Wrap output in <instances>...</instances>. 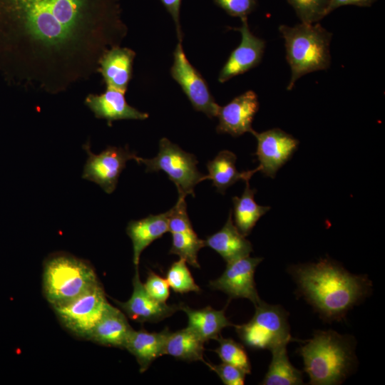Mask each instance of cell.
Wrapping results in <instances>:
<instances>
[{
	"label": "cell",
	"instance_id": "1",
	"mask_svg": "<svg viewBox=\"0 0 385 385\" xmlns=\"http://www.w3.org/2000/svg\"><path fill=\"white\" fill-rule=\"evenodd\" d=\"M290 273L298 291L326 321H339L371 291L366 275L353 274L337 262L321 259L292 266Z\"/></svg>",
	"mask_w": 385,
	"mask_h": 385
},
{
	"label": "cell",
	"instance_id": "2",
	"mask_svg": "<svg viewBox=\"0 0 385 385\" xmlns=\"http://www.w3.org/2000/svg\"><path fill=\"white\" fill-rule=\"evenodd\" d=\"M31 41L60 48L78 35L85 0H8Z\"/></svg>",
	"mask_w": 385,
	"mask_h": 385
},
{
	"label": "cell",
	"instance_id": "3",
	"mask_svg": "<svg viewBox=\"0 0 385 385\" xmlns=\"http://www.w3.org/2000/svg\"><path fill=\"white\" fill-rule=\"evenodd\" d=\"M312 385L342 383L355 366L351 337L333 331H317L298 351Z\"/></svg>",
	"mask_w": 385,
	"mask_h": 385
},
{
	"label": "cell",
	"instance_id": "4",
	"mask_svg": "<svg viewBox=\"0 0 385 385\" xmlns=\"http://www.w3.org/2000/svg\"><path fill=\"white\" fill-rule=\"evenodd\" d=\"M279 31L284 40L286 58L291 71L288 91L292 90L302 76L329 68L332 34L319 23L280 25Z\"/></svg>",
	"mask_w": 385,
	"mask_h": 385
},
{
	"label": "cell",
	"instance_id": "5",
	"mask_svg": "<svg viewBox=\"0 0 385 385\" xmlns=\"http://www.w3.org/2000/svg\"><path fill=\"white\" fill-rule=\"evenodd\" d=\"M98 282L91 264L71 255L56 253L44 262L43 289L51 306L73 299Z\"/></svg>",
	"mask_w": 385,
	"mask_h": 385
},
{
	"label": "cell",
	"instance_id": "6",
	"mask_svg": "<svg viewBox=\"0 0 385 385\" xmlns=\"http://www.w3.org/2000/svg\"><path fill=\"white\" fill-rule=\"evenodd\" d=\"M255 307V312L248 322L234 325L246 346L256 350H272L294 340L287 320L288 314L284 308L262 300Z\"/></svg>",
	"mask_w": 385,
	"mask_h": 385
},
{
	"label": "cell",
	"instance_id": "7",
	"mask_svg": "<svg viewBox=\"0 0 385 385\" xmlns=\"http://www.w3.org/2000/svg\"><path fill=\"white\" fill-rule=\"evenodd\" d=\"M138 163L145 165L146 172L162 170L175 183L178 197L195 196V187L205 180V175L197 168L195 156L182 150L166 138L159 141V151L153 158H138Z\"/></svg>",
	"mask_w": 385,
	"mask_h": 385
},
{
	"label": "cell",
	"instance_id": "8",
	"mask_svg": "<svg viewBox=\"0 0 385 385\" xmlns=\"http://www.w3.org/2000/svg\"><path fill=\"white\" fill-rule=\"evenodd\" d=\"M109 304L98 282L74 299L52 307L67 330L78 337L88 339Z\"/></svg>",
	"mask_w": 385,
	"mask_h": 385
},
{
	"label": "cell",
	"instance_id": "9",
	"mask_svg": "<svg viewBox=\"0 0 385 385\" xmlns=\"http://www.w3.org/2000/svg\"><path fill=\"white\" fill-rule=\"evenodd\" d=\"M173 60L170 75L180 86L192 107L210 118L217 117L220 106L215 102L205 78L187 58L180 41L174 51Z\"/></svg>",
	"mask_w": 385,
	"mask_h": 385
},
{
	"label": "cell",
	"instance_id": "10",
	"mask_svg": "<svg viewBox=\"0 0 385 385\" xmlns=\"http://www.w3.org/2000/svg\"><path fill=\"white\" fill-rule=\"evenodd\" d=\"M88 155L82 178L98 184L106 193H112L127 161L138 156L128 147L108 146L99 154L91 152L89 142L83 145Z\"/></svg>",
	"mask_w": 385,
	"mask_h": 385
},
{
	"label": "cell",
	"instance_id": "11",
	"mask_svg": "<svg viewBox=\"0 0 385 385\" xmlns=\"http://www.w3.org/2000/svg\"><path fill=\"white\" fill-rule=\"evenodd\" d=\"M252 134L257 141L255 155L260 162L259 171L265 176L274 178L278 170L297 149L298 140L280 128H272L261 133L253 130Z\"/></svg>",
	"mask_w": 385,
	"mask_h": 385
},
{
	"label": "cell",
	"instance_id": "12",
	"mask_svg": "<svg viewBox=\"0 0 385 385\" xmlns=\"http://www.w3.org/2000/svg\"><path fill=\"white\" fill-rule=\"evenodd\" d=\"M262 260V257L249 255L228 262L222 275L210 281V286L226 293L231 299H247L256 305L261 299L255 287L254 274Z\"/></svg>",
	"mask_w": 385,
	"mask_h": 385
},
{
	"label": "cell",
	"instance_id": "13",
	"mask_svg": "<svg viewBox=\"0 0 385 385\" xmlns=\"http://www.w3.org/2000/svg\"><path fill=\"white\" fill-rule=\"evenodd\" d=\"M241 20L242 26L235 29L241 34V42L232 51L220 70L218 81L222 83L256 67L264 54L265 41L250 31L247 18Z\"/></svg>",
	"mask_w": 385,
	"mask_h": 385
},
{
	"label": "cell",
	"instance_id": "14",
	"mask_svg": "<svg viewBox=\"0 0 385 385\" xmlns=\"http://www.w3.org/2000/svg\"><path fill=\"white\" fill-rule=\"evenodd\" d=\"M257 95L249 90L233 98L224 106H220L217 117L219 123L216 130L234 137L254 130L252 123L259 110Z\"/></svg>",
	"mask_w": 385,
	"mask_h": 385
},
{
	"label": "cell",
	"instance_id": "15",
	"mask_svg": "<svg viewBox=\"0 0 385 385\" xmlns=\"http://www.w3.org/2000/svg\"><path fill=\"white\" fill-rule=\"evenodd\" d=\"M133 286V293L128 301L125 302L115 301L133 321L140 323L158 322L180 310V304L169 305L165 302H158L146 292L140 279L138 267H135Z\"/></svg>",
	"mask_w": 385,
	"mask_h": 385
},
{
	"label": "cell",
	"instance_id": "16",
	"mask_svg": "<svg viewBox=\"0 0 385 385\" xmlns=\"http://www.w3.org/2000/svg\"><path fill=\"white\" fill-rule=\"evenodd\" d=\"M125 92L107 87L106 91L101 95H89L86 99V104L96 117L104 118L108 123L116 120L148 118V113L140 112L128 104L125 98Z\"/></svg>",
	"mask_w": 385,
	"mask_h": 385
},
{
	"label": "cell",
	"instance_id": "17",
	"mask_svg": "<svg viewBox=\"0 0 385 385\" xmlns=\"http://www.w3.org/2000/svg\"><path fill=\"white\" fill-rule=\"evenodd\" d=\"M132 331L133 328L125 314L109 304L90 333L88 340L103 346L125 349Z\"/></svg>",
	"mask_w": 385,
	"mask_h": 385
},
{
	"label": "cell",
	"instance_id": "18",
	"mask_svg": "<svg viewBox=\"0 0 385 385\" xmlns=\"http://www.w3.org/2000/svg\"><path fill=\"white\" fill-rule=\"evenodd\" d=\"M205 241V245L217 252L227 263L249 256L252 252L251 242L235 225L231 211L221 230Z\"/></svg>",
	"mask_w": 385,
	"mask_h": 385
},
{
	"label": "cell",
	"instance_id": "19",
	"mask_svg": "<svg viewBox=\"0 0 385 385\" xmlns=\"http://www.w3.org/2000/svg\"><path fill=\"white\" fill-rule=\"evenodd\" d=\"M170 332L168 328L152 333L143 329H133L125 349L135 356L140 373L145 371L157 358L165 354L166 339Z\"/></svg>",
	"mask_w": 385,
	"mask_h": 385
},
{
	"label": "cell",
	"instance_id": "20",
	"mask_svg": "<svg viewBox=\"0 0 385 385\" xmlns=\"http://www.w3.org/2000/svg\"><path fill=\"white\" fill-rule=\"evenodd\" d=\"M168 216L169 212L167 211L128 222L126 232L133 243V261L135 267H138L142 252L168 232Z\"/></svg>",
	"mask_w": 385,
	"mask_h": 385
},
{
	"label": "cell",
	"instance_id": "21",
	"mask_svg": "<svg viewBox=\"0 0 385 385\" xmlns=\"http://www.w3.org/2000/svg\"><path fill=\"white\" fill-rule=\"evenodd\" d=\"M135 53L127 48L113 47L100 60L101 72L107 87L125 91L132 76Z\"/></svg>",
	"mask_w": 385,
	"mask_h": 385
},
{
	"label": "cell",
	"instance_id": "22",
	"mask_svg": "<svg viewBox=\"0 0 385 385\" xmlns=\"http://www.w3.org/2000/svg\"><path fill=\"white\" fill-rule=\"evenodd\" d=\"M237 157L230 150L220 151L215 158L208 161L207 168L208 174L205 180H211L217 191L224 194L225 190L240 180H250L259 168L251 170L239 172L235 166Z\"/></svg>",
	"mask_w": 385,
	"mask_h": 385
},
{
	"label": "cell",
	"instance_id": "23",
	"mask_svg": "<svg viewBox=\"0 0 385 385\" xmlns=\"http://www.w3.org/2000/svg\"><path fill=\"white\" fill-rule=\"evenodd\" d=\"M180 310L188 316V327L194 331L205 342L216 339L221 331L229 326H234L225 314V309L216 310L211 307L194 309L180 303Z\"/></svg>",
	"mask_w": 385,
	"mask_h": 385
},
{
	"label": "cell",
	"instance_id": "24",
	"mask_svg": "<svg viewBox=\"0 0 385 385\" xmlns=\"http://www.w3.org/2000/svg\"><path fill=\"white\" fill-rule=\"evenodd\" d=\"M245 188L240 197H233L234 224L245 237L248 235L259 219L270 209L269 206L259 205L255 201L256 189L250 187L249 180L245 181Z\"/></svg>",
	"mask_w": 385,
	"mask_h": 385
},
{
	"label": "cell",
	"instance_id": "25",
	"mask_svg": "<svg viewBox=\"0 0 385 385\" xmlns=\"http://www.w3.org/2000/svg\"><path fill=\"white\" fill-rule=\"evenodd\" d=\"M205 342L191 329L185 327L175 332H170L165 343V354L187 361H201Z\"/></svg>",
	"mask_w": 385,
	"mask_h": 385
},
{
	"label": "cell",
	"instance_id": "26",
	"mask_svg": "<svg viewBox=\"0 0 385 385\" xmlns=\"http://www.w3.org/2000/svg\"><path fill=\"white\" fill-rule=\"evenodd\" d=\"M287 345H279L271 351L272 361L261 383L263 385H299L303 384L301 371L289 361Z\"/></svg>",
	"mask_w": 385,
	"mask_h": 385
},
{
	"label": "cell",
	"instance_id": "27",
	"mask_svg": "<svg viewBox=\"0 0 385 385\" xmlns=\"http://www.w3.org/2000/svg\"><path fill=\"white\" fill-rule=\"evenodd\" d=\"M171 235L172 246L169 253L178 255L195 268H200L197 254L206 246L205 241L199 238L195 232H172Z\"/></svg>",
	"mask_w": 385,
	"mask_h": 385
},
{
	"label": "cell",
	"instance_id": "28",
	"mask_svg": "<svg viewBox=\"0 0 385 385\" xmlns=\"http://www.w3.org/2000/svg\"><path fill=\"white\" fill-rule=\"evenodd\" d=\"M218 347L215 350L222 362L233 365L246 374L251 373V364L244 346L230 338L219 336Z\"/></svg>",
	"mask_w": 385,
	"mask_h": 385
},
{
	"label": "cell",
	"instance_id": "29",
	"mask_svg": "<svg viewBox=\"0 0 385 385\" xmlns=\"http://www.w3.org/2000/svg\"><path fill=\"white\" fill-rule=\"evenodd\" d=\"M165 279L175 292L183 294L190 292L197 293L200 292V288L195 282L186 265V262L183 259L180 258L171 265L167 272Z\"/></svg>",
	"mask_w": 385,
	"mask_h": 385
},
{
	"label": "cell",
	"instance_id": "30",
	"mask_svg": "<svg viewBox=\"0 0 385 385\" xmlns=\"http://www.w3.org/2000/svg\"><path fill=\"white\" fill-rule=\"evenodd\" d=\"M301 22L319 23L328 15L329 0H287Z\"/></svg>",
	"mask_w": 385,
	"mask_h": 385
},
{
	"label": "cell",
	"instance_id": "31",
	"mask_svg": "<svg viewBox=\"0 0 385 385\" xmlns=\"http://www.w3.org/2000/svg\"><path fill=\"white\" fill-rule=\"evenodd\" d=\"M205 364L215 371L225 385H243L246 374L240 369L222 362L220 364H212L208 362Z\"/></svg>",
	"mask_w": 385,
	"mask_h": 385
},
{
	"label": "cell",
	"instance_id": "32",
	"mask_svg": "<svg viewBox=\"0 0 385 385\" xmlns=\"http://www.w3.org/2000/svg\"><path fill=\"white\" fill-rule=\"evenodd\" d=\"M257 0H214L215 4L232 16L247 18L255 9Z\"/></svg>",
	"mask_w": 385,
	"mask_h": 385
},
{
	"label": "cell",
	"instance_id": "33",
	"mask_svg": "<svg viewBox=\"0 0 385 385\" xmlns=\"http://www.w3.org/2000/svg\"><path fill=\"white\" fill-rule=\"evenodd\" d=\"M143 287L146 292L158 302H165L169 297L170 287L167 280L154 272H149Z\"/></svg>",
	"mask_w": 385,
	"mask_h": 385
},
{
	"label": "cell",
	"instance_id": "34",
	"mask_svg": "<svg viewBox=\"0 0 385 385\" xmlns=\"http://www.w3.org/2000/svg\"><path fill=\"white\" fill-rule=\"evenodd\" d=\"M168 13L171 15L175 24L177 36L180 42L182 41L183 33L180 22V10L182 0H160Z\"/></svg>",
	"mask_w": 385,
	"mask_h": 385
},
{
	"label": "cell",
	"instance_id": "35",
	"mask_svg": "<svg viewBox=\"0 0 385 385\" xmlns=\"http://www.w3.org/2000/svg\"><path fill=\"white\" fill-rule=\"evenodd\" d=\"M376 0H329L328 14L340 6L353 5L361 7L371 6Z\"/></svg>",
	"mask_w": 385,
	"mask_h": 385
}]
</instances>
